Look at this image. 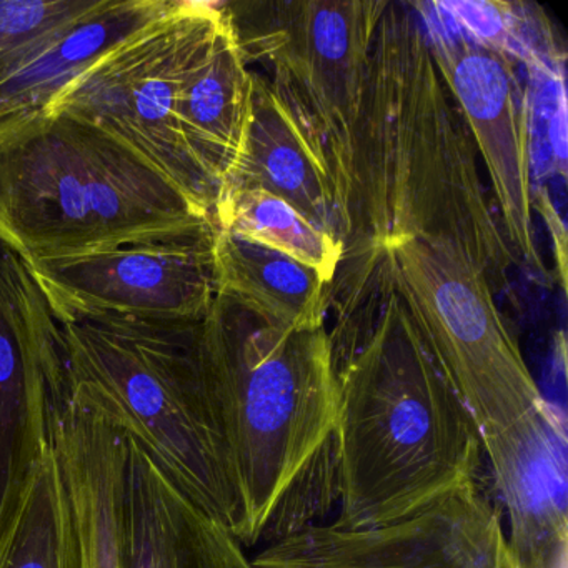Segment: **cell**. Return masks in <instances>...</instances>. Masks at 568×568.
I'll use <instances>...</instances> for the list:
<instances>
[{
	"mask_svg": "<svg viewBox=\"0 0 568 568\" xmlns=\"http://www.w3.org/2000/svg\"><path fill=\"white\" fill-rule=\"evenodd\" d=\"M327 311L338 385L332 524H387L480 481V430L428 352L384 252L342 261Z\"/></svg>",
	"mask_w": 568,
	"mask_h": 568,
	"instance_id": "cell-1",
	"label": "cell"
},
{
	"mask_svg": "<svg viewBox=\"0 0 568 568\" xmlns=\"http://www.w3.org/2000/svg\"><path fill=\"white\" fill-rule=\"evenodd\" d=\"M408 241L457 248L494 295L518 265L420 18L410 2H388L352 138L342 261Z\"/></svg>",
	"mask_w": 568,
	"mask_h": 568,
	"instance_id": "cell-2",
	"label": "cell"
},
{
	"mask_svg": "<svg viewBox=\"0 0 568 568\" xmlns=\"http://www.w3.org/2000/svg\"><path fill=\"white\" fill-rule=\"evenodd\" d=\"M202 371L239 504L235 538L274 544L337 501L338 385L325 327H278L217 294L199 334Z\"/></svg>",
	"mask_w": 568,
	"mask_h": 568,
	"instance_id": "cell-3",
	"label": "cell"
},
{
	"mask_svg": "<svg viewBox=\"0 0 568 568\" xmlns=\"http://www.w3.org/2000/svg\"><path fill=\"white\" fill-rule=\"evenodd\" d=\"M214 231L207 212L95 125L49 108L0 121V244L26 264Z\"/></svg>",
	"mask_w": 568,
	"mask_h": 568,
	"instance_id": "cell-4",
	"label": "cell"
},
{
	"mask_svg": "<svg viewBox=\"0 0 568 568\" xmlns=\"http://www.w3.org/2000/svg\"><path fill=\"white\" fill-rule=\"evenodd\" d=\"M201 322H61L68 398L114 425L235 537L237 495L202 371Z\"/></svg>",
	"mask_w": 568,
	"mask_h": 568,
	"instance_id": "cell-5",
	"label": "cell"
},
{
	"mask_svg": "<svg viewBox=\"0 0 568 568\" xmlns=\"http://www.w3.org/2000/svg\"><path fill=\"white\" fill-rule=\"evenodd\" d=\"M388 0H272L221 4L245 64L271 72L324 161L345 239L352 138L372 44Z\"/></svg>",
	"mask_w": 568,
	"mask_h": 568,
	"instance_id": "cell-6",
	"label": "cell"
},
{
	"mask_svg": "<svg viewBox=\"0 0 568 568\" xmlns=\"http://www.w3.org/2000/svg\"><path fill=\"white\" fill-rule=\"evenodd\" d=\"M219 4L168 8L99 55L48 108L104 131L214 219L221 189L192 154L179 122L182 72Z\"/></svg>",
	"mask_w": 568,
	"mask_h": 568,
	"instance_id": "cell-7",
	"label": "cell"
},
{
	"mask_svg": "<svg viewBox=\"0 0 568 568\" xmlns=\"http://www.w3.org/2000/svg\"><path fill=\"white\" fill-rule=\"evenodd\" d=\"M384 254L428 352L481 438L545 400L487 278L462 252L408 241Z\"/></svg>",
	"mask_w": 568,
	"mask_h": 568,
	"instance_id": "cell-8",
	"label": "cell"
},
{
	"mask_svg": "<svg viewBox=\"0 0 568 568\" xmlns=\"http://www.w3.org/2000/svg\"><path fill=\"white\" fill-rule=\"evenodd\" d=\"M410 4L477 145L508 248L518 265L550 281L535 229L530 95L520 65L455 28L434 2Z\"/></svg>",
	"mask_w": 568,
	"mask_h": 568,
	"instance_id": "cell-9",
	"label": "cell"
},
{
	"mask_svg": "<svg viewBox=\"0 0 568 568\" xmlns=\"http://www.w3.org/2000/svg\"><path fill=\"white\" fill-rule=\"evenodd\" d=\"M251 558L254 568H514L500 514L480 481L387 524L312 525Z\"/></svg>",
	"mask_w": 568,
	"mask_h": 568,
	"instance_id": "cell-10",
	"label": "cell"
},
{
	"mask_svg": "<svg viewBox=\"0 0 568 568\" xmlns=\"http://www.w3.org/2000/svg\"><path fill=\"white\" fill-rule=\"evenodd\" d=\"M214 235L122 245L28 267L59 322L102 315L199 322L219 294Z\"/></svg>",
	"mask_w": 568,
	"mask_h": 568,
	"instance_id": "cell-11",
	"label": "cell"
},
{
	"mask_svg": "<svg viewBox=\"0 0 568 568\" xmlns=\"http://www.w3.org/2000/svg\"><path fill=\"white\" fill-rule=\"evenodd\" d=\"M65 398L61 322L28 264L0 244V531Z\"/></svg>",
	"mask_w": 568,
	"mask_h": 568,
	"instance_id": "cell-12",
	"label": "cell"
},
{
	"mask_svg": "<svg viewBox=\"0 0 568 568\" xmlns=\"http://www.w3.org/2000/svg\"><path fill=\"white\" fill-rule=\"evenodd\" d=\"M507 514L514 568H567V422L544 400L510 427L481 438Z\"/></svg>",
	"mask_w": 568,
	"mask_h": 568,
	"instance_id": "cell-13",
	"label": "cell"
},
{
	"mask_svg": "<svg viewBox=\"0 0 568 568\" xmlns=\"http://www.w3.org/2000/svg\"><path fill=\"white\" fill-rule=\"evenodd\" d=\"M119 551L121 568H254L234 534L189 500L128 438Z\"/></svg>",
	"mask_w": 568,
	"mask_h": 568,
	"instance_id": "cell-14",
	"label": "cell"
},
{
	"mask_svg": "<svg viewBox=\"0 0 568 568\" xmlns=\"http://www.w3.org/2000/svg\"><path fill=\"white\" fill-rule=\"evenodd\" d=\"M232 189L268 192L342 242L341 215L324 161L268 79L255 71L244 144L221 194Z\"/></svg>",
	"mask_w": 568,
	"mask_h": 568,
	"instance_id": "cell-15",
	"label": "cell"
},
{
	"mask_svg": "<svg viewBox=\"0 0 568 568\" xmlns=\"http://www.w3.org/2000/svg\"><path fill=\"white\" fill-rule=\"evenodd\" d=\"M192 49L179 88V122L199 164L224 187L244 144L251 112V69L224 9Z\"/></svg>",
	"mask_w": 568,
	"mask_h": 568,
	"instance_id": "cell-16",
	"label": "cell"
},
{
	"mask_svg": "<svg viewBox=\"0 0 568 568\" xmlns=\"http://www.w3.org/2000/svg\"><path fill=\"white\" fill-rule=\"evenodd\" d=\"M78 535V568H121L119 505L125 437L94 412L65 398L52 422Z\"/></svg>",
	"mask_w": 568,
	"mask_h": 568,
	"instance_id": "cell-17",
	"label": "cell"
},
{
	"mask_svg": "<svg viewBox=\"0 0 568 568\" xmlns=\"http://www.w3.org/2000/svg\"><path fill=\"white\" fill-rule=\"evenodd\" d=\"M219 294L278 327H325L331 284L314 268L281 252L215 229Z\"/></svg>",
	"mask_w": 568,
	"mask_h": 568,
	"instance_id": "cell-18",
	"label": "cell"
},
{
	"mask_svg": "<svg viewBox=\"0 0 568 568\" xmlns=\"http://www.w3.org/2000/svg\"><path fill=\"white\" fill-rule=\"evenodd\" d=\"M168 6L165 0H105L101 11L0 75V121L48 108L99 55L148 24Z\"/></svg>",
	"mask_w": 568,
	"mask_h": 568,
	"instance_id": "cell-19",
	"label": "cell"
},
{
	"mask_svg": "<svg viewBox=\"0 0 568 568\" xmlns=\"http://www.w3.org/2000/svg\"><path fill=\"white\" fill-rule=\"evenodd\" d=\"M0 568H78L74 514L52 442L32 464L0 531Z\"/></svg>",
	"mask_w": 568,
	"mask_h": 568,
	"instance_id": "cell-20",
	"label": "cell"
},
{
	"mask_svg": "<svg viewBox=\"0 0 568 568\" xmlns=\"http://www.w3.org/2000/svg\"><path fill=\"white\" fill-rule=\"evenodd\" d=\"M215 229L288 255L317 271L332 284L344 257V244L298 214L292 205L258 189L222 192L214 211Z\"/></svg>",
	"mask_w": 568,
	"mask_h": 568,
	"instance_id": "cell-21",
	"label": "cell"
},
{
	"mask_svg": "<svg viewBox=\"0 0 568 568\" xmlns=\"http://www.w3.org/2000/svg\"><path fill=\"white\" fill-rule=\"evenodd\" d=\"M447 21L480 44L505 52L525 72L557 71L567 51L550 19L538 6L525 2L444 0L434 2Z\"/></svg>",
	"mask_w": 568,
	"mask_h": 568,
	"instance_id": "cell-22",
	"label": "cell"
},
{
	"mask_svg": "<svg viewBox=\"0 0 568 568\" xmlns=\"http://www.w3.org/2000/svg\"><path fill=\"white\" fill-rule=\"evenodd\" d=\"M104 4L105 0H0V75Z\"/></svg>",
	"mask_w": 568,
	"mask_h": 568,
	"instance_id": "cell-23",
	"label": "cell"
}]
</instances>
